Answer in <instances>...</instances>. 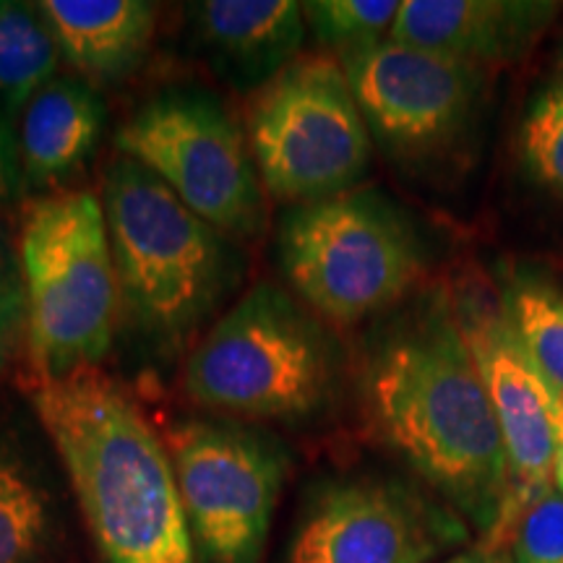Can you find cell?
<instances>
[{
    "instance_id": "1",
    "label": "cell",
    "mask_w": 563,
    "mask_h": 563,
    "mask_svg": "<svg viewBox=\"0 0 563 563\" xmlns=\"http://www.w3.org/2000/svg\"><path fill=\"white\" fill-rule=\"evenodd\" d=\"M368 431L483 530L506 498V452L483 378L435 292L371 344L361 368Z\"/></svg>"
},
{
    "instance_id": "2",
    "label": "cell",
    "mask_w": 563,
    "mask_h": 563,
    "mask_svg": "<svg viewBox=\"0 0 563 563\" xmlns=\"http://www.w3.org/2000/svg\"><path fill=\"white\" fill-rule=\"evenodd\" d=\"M30 405L102 563H196L165 439L115 378H30Z\"/></svg>"
},
{
    "instance_id": "3",
    "label": "cell",
    "mask_w": 563,
    "mask_h": 563,
    "mask_svg": "<svg viewBox=\"0 0 563 563\" xmlns=\"http://www.w3.org/2000/svg\"><path fill=\"white\" fill-rule=\"evenodd\" d=\"M100 199L123 327L154 361L188 355L241 287V249L123 154L104 170Z\"/></svg>"
},
{
    "instance_id": "4",
    "label": "cell",
    "mask_w": 563,
    "mask_h": 563,
    "mask_svg": "<svg viewBox=\"0 0 563 563\" xmlns=\"http://www.w3.org/2000/svg\"><path fill=\"white\" fill-rule=\"evenodd\" d=\"M180 386L211 415L302 426L332 407L340 352L327 321L287 287L262 279L194 344Z\"/></svg>"
},
{
    "instance_id": "5",
    "label": "cell",
    "mask_w": 563,
    "mask_h": 563,
    "mask_svg": "<svg viewBox=\"0 0 563 563\" xmlns=\"http://www.w3.org/2000/svg\"><path fill=\"white\" fill-rule=\"evenodd\" d=\"M26 350L34 378L100 368L121 323V292L102 199L89 188L53 191L21 211Z\"/></svg>"
},
{
    "instance_id": "6",
    "label": "cell",
    "mask_w": 563,
    "mask_h": 563,
    "mask_svg": "<svg viewBox=\"0 0 563 563\" xmlns=\"http://www.w3.org/2000/svg\"><path fill=\"white\" fill-rule=\"evenodd\" d=\"M274 258L287 290L334 327L389 311L426 277L418 232L371 191L282 209Z\"/></svg>"
},
{
    "instance_id": "7",
    "label": "cell",
    "mask_w": 563,
    "mask_h": 563,
    "mask_svg": "<svg viewBox=\"0 0 563 563\" xmlns=\"http://www.w3.org/2000/svg\"><path fill=\"white\" fill-rule=\"evenodd\" d=\"M115 150L235 243L264 232V183L249 136L214 91L196 84L159 89L118 129Z\"/></svg>"
},
{
    "instance_id": "8",
    "label": "cell",
    "mask_w": 563,
    "mask_h": 563,
    "mask_svg": "<svg viewBox=\"0 0 563 563\" xmlns=\"http://www.w3.org/2000/svg\"><path fill=\"white\" fill-rule=\"evenodd\" d=\"M245 136L264 191L287 207L352 191L371 165L373 136L332 55H300L253 91Z\"/></svg>"
},
{
    "instance_id": "9",
    "label": "cell",
    "mask_w": 563,
    "mask_h": 563,
    "mask_svg": "<svg viewBox=\"0 0 563 563\" xmlns=\"http://www.w3.org/2000/svg\"><path fill=\"white\" fill-rule=\"evenodd\" d=\"M183 514L203 563H258L282 485L285 441L253 422L188 415L165 428Z\"/></svg>"
},
{
    "instance_id": "10",
    "label": "cell",
    "mask_w": 563,
    "mask_h": 563,
    "mask_svg": "<svg viewBox=\"0 0 563 563\" xmlns=\"http://www.w3.org/2000/svg\"><path fill=\"white\" fill-rule=\"evenodd\" d=\"M449 300L496 412L506 452V498L481 551L506 553L527 509L553 490L559 391L527 355L501 302L470 287Z\"/></svg>"
},
{
    "instance_id": "11",
    "label": "cell",
    "mask_w": 563,
    "mask_h": 563,
    "mask_svg": "<svg viewBox=\"0 0 563 563\" xmlns=\"http://www.w3.org/2000/svg\"><path fill=\"white\" fill-rule=\"evenodd\" d=\"M336 60L347 74L371 136L391 157L402 162L439 157L473 118L481 68L394 40Z\"/></svg>"
},
{
    "instance_id": "12",
    "label": "cell",
    "mask_w": 563,
    "mask_h": 563,
    "mask_svg": "<svg viewBox=\"0 0 563 563\" xmlns=\"http://www.w3.org/2000/svg\"><path fill=\"white\" fill-rule=\"evenodd\" d=\"M454 540V519L415 490L378 477H344L311 490L282 563H431Z\"/></svg>"
},
{
    "instance_id": "13",
    "label": "cell",
    "mask_w": 563,
    "mask_h": 563,
    "mask_svg": "<svg viewBox=\"0 0 563 563\" xmlns=\"http://www.w3.org/2000/svg\"><path fill=\"white\" fill-rule=\"evenodd\" d=\"M66 485L32 405L0 399V563H70Z\"/></svg>"
},
{
    "instance_id": "14",
    "label": "cell",
    "mask_w": 563,
    "mask_h": 563,
    "mask_svg": "<svg viewBox=\"0 0 563 563\" xmlns=\"http://www.w3.org/2000/svg\"><path fill=\"white\" fill-rule=\"evenodd\" d=\"M194 42L235 91H258L285 70L306 42L295 0H199L186 5Z\"/></svg>"
},
{
    "instance_id": "15",
    "label": "cell",
    "mask_w": 563,
    "mask_h": 563,
    "mask_svg": "<svg viewBox=\"0 0 563 563\" xmlns=\"http://www.w3.org/2000/svg\"><path fill=\"white\" fill-rule=\"evenodd\" d=\"M548 9L504 0H402L389 40L485 70L519 55Z\"/></svg>"
},
{
    "instance_id": "16",
    "label": "cell",
    "mask_w": 563,
    "mask_h": 563,
    "mask_svg": "<svg viewBox=\"0 0 563 563\" xmlns=\"http://www.w3.org/2000/svg\"><path fill=\"white\" fill-rule=\"evenodd\" d=\"M60 58L91 87H121L150 58L157 5L146 0H40Z\"/></svg>"
},
{
    "instance_id": "17",
    "label": "cell",
    "mask_w": 563,
    "mask_h": 563,
    "mask_svg": "<svg viewBox=\"0 0 563 563\" xmlns=\"http://www.w3.org/2000/svg\"><path fill=\"white\" fill-rule=\"evenodd\" d=\"M108 131V102L81 76H55L21 112L19 154L26 191H51L79 175Z\"/></svg>"
},
{
    "instance_id": "18",
    "label": "cell",
    "mask_w": 563,
    "mask_h": 563,
    "mask_svg": "<svg viewBox=\"0 0 563 563\" xmlns=\"http://www.w3.org/2000/svg\"><path fill=\"white\" fill-rule=\"evenodd\" d=\"M60 51L37 3L0 0V112L19 123L32 97L58 76Z\"/></svg>"
},
{
    "instance_id": "19",
    "label": "cell",
    "mask_w": 563,
    "mask_h": 563,
    "mask_svg": "<svg viewBox=\"0 0 563 563\" xmlns=\"http://www.w3.org/2000/svg\"><path fill=\"white\" fill-rule=\"evenodd\" d=\"M501 306L527 355L563 394V292L548 282L525 279L506 290Z\"/></svg>"
},
{
    "instance_id": "20",
    "label": "cell",
    "mask_w": 563,
    "mask_h": 563,
    "mask_svg": "<svg viewBox=\"0 0 563 563\" xmlns=\"http://www.w3.org/2000/svg\"><path fill=\"white\" fill-rule=\"evenodd\" d=\"M308 32L336 58L389 40L399 0H311L300 3Z\"/></svg>"
},
{
    "instance_id": "21",
    "label": "cell",
    "mask_w": 563,
    "mask_h": 563,
    "mask_svg": "<svg viewBox=\"0 0 563 563\" xmlns=\"http://www.w3.org/2000/svg\"><path fill=\"white\" fill-rule=\"evenodd\" d=\"M522 157L540 186L563 196V81L532 104L522 125Z\"/></svg>"
},
{
    "instance_id": "22",
    "label": "cell",
    "mask_w": 563,
    "mask_h": 563,
    "mask_svg": "<svg viewBox=\"0 0 563 563\" xmlns=\"http://www.w3.org/2000/svg\"><path fill=\"white\" fill-rule=\"evenodd\" d=\"M26 344V287L19 245L0 224V376Z\"/></svg>"
},
{
    "instance_id": "23",
    "label": "cell",
    "mask_w": 563,
    "mask_h": 563,
    "mask_svg": "<svg viewBox=\"0 0 563 563\" xmlns=\"http://www.w3.org/2000/svg\"><path fill=\"white\" fill-rule=\"evenodd\" d=\"M511 545V563H563V490H548L527 509Z\"/></svg>"
},
{
    "instance_id": "24",
    "label": "cell",
    "mask_w": 563,
    "mask_h": 563,
    "mask_svg": "<svg viewBox=\"0 0 563 563\" xmlns=\"http://www.w3.org/2000/svg\"><path fill=\"white\" fill-rule=\"evenodd\" d=\"M26 194L21 170L16 123L0 112V209H9Z\"/></svg>"
},
{
    "instance_id": "25",
    "label": "cell",
    "mask_w": 563,
    "mask_h": 563,
    "mask_svg": "<svg viewBox=\"0 0 563 563\" xmlns=\"http://www.w3.org/2000/svg\"><path fill=\"white\" fill-rule=\"evenodd\" d=\"M553 439H555V460H553V488H555V490H563V394H559V402H555Z\"/></svg>"
},
{
    "instance_id": "26",
    "label": "cell",
    "mask_w": 563,
    "mask_h": 563,
    "mask_svg": "<svg viewBox=\"0 0 563 563\" xmlns=\"http://www.w3.org/2000/svg\"><path fill=\"white\" fill-rule=\"evenodd\" d=\"M443 563H511L506 553H485V551H475V553H464L456 555V559H449Z\"/></svg>"
}]
</instances>
